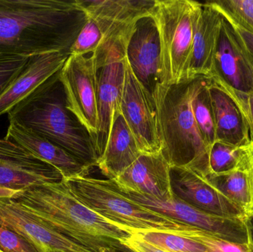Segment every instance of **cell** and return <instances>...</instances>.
I'll list each match as a JSON object with an SVG mask.
<instances>
[{"instance_id":"6da1fadb","label":"cell","mask_w":253,"mask_h":252,"mask_svg":"<svg viewBox=\"0 0 253 252\" xmlns=\"http://www.w3.org/2000/svg\"><path fill=\"white\" fill-rule=\"evenodd\" d=\"M87 18L77 0H0V58L69 53Z\"/></svg>"},{"instance_id":"7a4b0ae2","label":"cell","mask_w":253,"mask_h":252,"mask_svg":"<svg viewBox=\"0 0 253 252\" xmlns=\"http://www.w3.org/2000/svg\"><path fill=\"white\" fill-rule=\"evenodd\" d=\"M13 199L47 227L93 252H117L132 235L82 204L63 180L31 188Z\"/></svg>"},{"instance_id":"3957f363","label":"cell","mask_w":253,"mask_h":252,"mask_svg":"<svg viewBox=\"0 0 253 252\" xmlns=\"http://www.w3.org/2000/svg\"><path fill=\"white\" fill-rule=\"evenodd\" d=\"M60 71L7 112L13 121L46 138L92 169L99 157L87 129L68 109Z\"/></svg>"},{"instance_id":"277c9868","label":"cell","mask_w":253,"mask_h":252,"mask_svg":"<svg viewBox=\"0 0 253 252\" xmlns=\"http://www.w3.org/2000/svg\"><path fill=\"white\" fill-rule=\"evenodd\" d=\"M197 78L168 88L159 112V127L162 153L170 167H185L207 178L210 148L199 131L192 109Z\"/></svg>"},{"instance_id":"5b68a950","label":"cell","mask_w":253,"mask_h":252,"mask_svg":"<svg viewBox=\"0 0 253 252\" xmlns=\"http://www.w3.org/2000/svg\"><path fill=\"white\" fill-rule=\"evenodd\" d=\"M65 181L71 193L82 204L132 233L150 230L179 235L192 227L132 201L117 188L112 180L86 176Z\"/></svg>"},{"instance_id":"8992f818","label":"cell","mask_w":253,"mask_h":252,"mask_svg":"<svg viewBox=\"0 0 253 252\" xmlns=\"http://www.w3.org/2000/svg\"><path fill=\"white\" fill-rule=\"evenodd\" d=\"M202 3L192 0H156L151 15L159 32L164 85L188 80L193 38Z\"/></svg>"},{"instance_id":"52a82bcc","label":"cell","mask_w":253,"mask_h":252,"mask_svg":"<svg viewBox=\"0 0 253 252\" xmlns=\"http://www.w3.org/2000/svg\"><path fill=\"white\" fill-rule=\"evenodd\" d=\"M126 59L135 78L151 97L159 116L168 90L162 77L159 32L151 14L135 23L126 44Z\"/></svg>"},{"instance_id":"ba28073f","label":"cell","mask_w":253,"mask_h":252,"mask_svg":"<svg viewBox=\"0 0 253 252\" xmlns=\"http://www.w3.org/2000/svg\"><path fill=\"white\" fill-rule=\"evenodd\" d=\"M68 109L91 136L95 146L98 129V67L93 53L70 55L61 69Z\"/></svg>"},{"instance_id":"9c48e42d","label":"cell","mask_w":253,"mask_h":252,"mask_svg":"<svg viewBox=\"0 0 253 252\" xmlns=\"http://www.w3.org/2000/svg\"><path fill=\"white\" fill-rule=\"evenodd\" d=\"M126 44H117L93 53L98 67L99 129L95 149L99 160L103 155L113 124L120 112L126 78Z\"/></svg>"},{"instance_id":"30bf717a","label":"cell","mask_w":253,"mask_h":252,"mask_svg":"<svg viewBox=\"0 0 253 252\" xmlns=\"http://www.w3.org/2000/svg\"><path fill=\"white\" fill-rule=\"evenodd\" d=\"M62 180L58 170L23 146L0 139V198H13L31 188Z\"/></svg>"},{"instance_id":"8fae6325","label":"cell","mask_w":253,"mask_h":252,"mask_svg":"<svg viewBox=\"0 0 253 252\" xmlns=\"http://www.w3.org/2000/svg\"><path fill=\"white\" fill-rule=\"evenodd\" d=\"M121 192L132 201L180 223L209 232L230 242L240 244L250 243L245 218L223 217L209 214L175 196L171 201H159L139 194Z\"/></svg>"},{"instance_id":"7c38bea8","label":"cell","mask_w":253,"mask_h":252,"mask_svg":"<svg viewBox=\"0 0 253 252\" xmlns=\"http://www.w3.org/2000/svg\"><path fill=\"white\" fill-rule=\"evenodd\" d=\"M120 112L142 154L162 152L159 120L149 93L132 73L126 59V78Z\"/></svg>"},{"instance_id":"4fadbf2b","label":"cell","mask_w":253,"mask_h":252,"mask_svg":"<svg viewBox=\"0 0 253 252\" xmlns=\"http://www.w3.org/2000/svg\"><path fill=\"white\" fill-rule=\"evenodd\" d=\"M87 17L96 21L103 40L98 50L129 41L135 23L151 14L156 0H77Z\"/></svg>"},{"instance_id":"5bb4252c","label":"cell","mask_w":253,"mask_h":252,"mask_svg":"<svg viewBox=\"0 0 253 252\" xmlns=\"http://www.w3.org/2000/svg\"><path fill=\"white\" fill-rule=\"evenodd\" d=\"M211 78L228 94L253 91V65L236 31L223 16Z\"/></svg>"},{"instance_id":"9a60e30c","label":"cell","mask_w":253,"mask_h":252,"mask_svg":"<svg viewBox=\"0 0 253 252\" xmlns=\"http://www.w3.org/2000/svg\"><path fill=\"white\" fill-rule=\"evenodd\" d=\"M0 226L25 238L41 252H93L46 226L13 198H0Z\"/></svg>"},{"instance_id":"2e32d148","label":"cell","mask_w":253,"mask_h":252,"mask_svg":"<svg viewBox=\"0 0 253 252\" xmlns=\"http://www.w3.org/2000/svg\"><path fill=\"white\" fill-rule=\"evenodd\" d=\"M170 180L174 195L198 210L223 217H246L243 210L206 178L190 169L170 167Z\"/></svg>"},{"instance_id":"e0dca14e","label":"cell","mask_w":253,"mask_h":252,"mask_svg":"<svg viewBox=\"0 0 253 252\" xmlns=\"http://www.w3.org/2000/svg\"><path fill=\"white\" fill-rule=\"evenodd\" d=\"M112 180L123 192L159 201H171L175 197L171 185L170 165L162 152L143 154Z\"/></svg>"},{"instance_id":"ac0fdd59","label":"cell","mask_w":253,"mask_h":252,"mask_svg":"<svg viewBox=\"0 0 253 252\" xmlns=\"http://www.w3.org/2000/svg\"><path fill=\"white\" fill-rule=\"evenodd\" d=\"M4 139L16 142L36 158L56 169L64 180L89 176L91 170L59 145L13 121H9Z\"/></svg>"},{"instance_id":"d6986e66","label":"cell","mask_w":253,"mask_h":252,"mask_svg":"<svg viewBox=\"0 0 253 252\" xmlns=\"http://www.w3.org/2000/svg\"><path fill=\"white\" fill-rule=\"evenodd\" d=\"M70 54L63 52L30 56L22 72L0 96V116L7 113L52 75L61 71Z\"/></svg>"},{"instance_id":"ffe728a7","label":"cell","mask_w":253,"mask_h":252,"mask_svg":"<svg viewBox=\"0 0 253 252\" xmlns=\"http://www.w3.org/2000/svg\"><path fill=\"white\" fill-rule=\"evenodd\" d=\"M223 16L211 1L202 3L193 38L188 78H211Z\"/></svg>"},{"instance_id":"44dd1931","label":"cell","mask_w":253,"mask_h":252,"mask_svg":"<svg viewBox=\"0 0 253 252\" xmlns=\"http://www.w3.org/2000/svg\"><path fill=\"white\" fill-rule=\"evenodd\" d=\"M141 155L135 137L120 112L110 133L106 147L97 167L107 179L114 180Z\"/></svg>"},{"instance_id":"7402d4cb","label":"cell","mask_w":253,"mask_h":252,"mask_svg":"<svg viewBox=\"0 0 253 252\" xmlns=\"http://www.w3.org/2000/svg\"><path fill=\"white\" fill-rule=\"evenodd\" d=\"M209 90L213 109L215 141L236 146L249 143L248 126L237 104L211 78Z\"/></svg>"},{"instance_id":"603a6c76","label":"cell","mask_w":253,"mask_h":252,"mask_svg":"<svg viewBox=\"0 0 253 252\" xmlns=\"http://www.w3.org/2000/svg\"><path fill=\"white\" fill-rule=\"evenodd\" d=\"M211 78L199 76L192 99V109L196 124L208 147L215 142L213 109L210 94Z\"/></svg>"},{"instance_id":"cb8c5ba5","label":"cell","mask_w":253,"mask_h":252,"mask_svg":"<svg viewBox=\"0 0 253 252\" xmlns=\"http://www.w3.org/2000/svg\"><path fill=\"white\" fill-rule=\"evenodd\" d=\"M226 198L240 207L247 216L251 207V192L246 173L242 167L222 176L206 178Z\"/></svg>"},{"instance_id":"d4e9b609","label":"cell","mask_w":253,"mask_h":252,"mask_svg":"<svg viewBox=\"0 0 253 252\" xmlns=\"http://www.w3.org/2000/svg\"><path fill=\"white\" fill-rule=\"evenodd\" d=\"M132 235L165 252H208L201 243L172 232L136 231Z\"/></svg>"},{"instance_id":"484cf974","label":"cell","mask_w":253,"mask_h":252,"mask_svg":"<svg viewBox=\"0 0 253 252\" xmlns=\"http://www.w3.org/2000/svg\"><path fill=\"white\" fill-rule=\"evenodd\" d=\"M243 147L215 141L210 148L208 156V176H222L241 168Z\"/></svg>"},{"instance_id":"4316f807","label":"cell","mask_w":253,"mask_h":252,"mask_svg":"<svg viewBox=\"0 0 253 252\" xmlns=\"http://www.w3.org/2000/svg\"><path fill=\"white\" fill-rule=\"evenodd\" d=\"M211 2L221 14L253 33V0H222Z\"/></svg>"},{"instance_id":"83f0119b","label":"cell","mask_w":253,"mask_h":252,"mask_svg":"<svg viewBox=\"0 0 253 252\" xmlns=\"http://www.w3.org/2000/svg\"><path fill=\"white\" fill-rule=\"evenodd\" d=\"M179 235L203 244L208 252H253V247L251 242L245 244L230 242L194 227H191L187 232Z\"/></svg>"},{"instance_id":"f1b7e54d","label":"cell","mask_w":253,"mask_h":252,"mask_svg":"<svg viewBox=\"0 0 253 252\" xmlns=\"http://www.w3.org/2000/svg\"><path fill=\"white\" fill-rule=\"evenodd\" d=\"M103 35L94 19L87 18L77 39L70 49V55H87L95 53L102 44Z\"/></svg>"},{"instance_id":"f546056e","label":"cell","mask_w":253,"mask_h":252,"mask_svg":"<svg viewBox=\"0 0 253 252\" xmlns=\"http://www.w3.org/2000/svg\"><path fill=\"white\" fill-rule=\"evenodd\" d=\"M29 58L28 56H4L0 58V96L22 72Z\"/></svg>"},{"instance_id":"4dcf8cb0","label":"cell","mask_w":253,"mask_h":252,"mask_svg":"<svg viewBox=\"0 0 253 252\" xmlns=\"http://www.w3.org/2000/svg\"><path fill=\"white\" fill-rule=\"evenodd\" d=\"M0 251L41 252L25 238L1 226H0Z\"/></svg>"},{"instance_id":"1f68e13d","label":"cell","mask_w":253,"mask_h":252,"mask_svg":"<svg viewBox=\"0 0 253 252\" xmlns=\"http://www.w3.org/2000/svg\"><path fill=\"white\" fill-rule=\"evenodd\" d=\"M237 104L248 126L250 139L253 141V91L248 93L228 94Z\"/></svg>"},{"instance_id":"d6a6232c","label":"cell","mask_w":253,"mask_h":252,"mask_svg":"<svg viewBox=\"0 0 253 252\" xmlns=\"http://www.w3.org/2000/svg\"><path fill=\"white\" fill-rule=\"evenodd\" d=\"M243 147L242 167L246 173L249 183L251 197V207L248 216L253 214V141H251Z\"/></svg>"},{"instance_id":"836d02e7","label":"cell","mask_w":253,"mask_h":252,"mask_svg":"<svg viewBox=\"0 0 253 252\" xmlns=\"http://www.w3.org/2000/svg\"><path fill=\"white\" fill-rule=\"evenodd\" d=\"M220 13H221V12H220ZM223 16H224V17L231 23V25H233V28H234L235 31H236L238 37H239V40H240L244 49H245V51H246L250 60L251 61L253 65V33L242 28V26L238 25L237 23L233 22V21H232L231 19H229L228 17L224 16V15H223Z\"/></svg>"},{"instance_id":"e575fe53","label":"cell","mask_w":253,"mask_h":252,"mask_svg":"<svg viewBox=\"0 0 253 252\" xmlns=\"http://www.w3.org/2000/svg\"><path fill=\"white\" fill-rule=\"evenodd\" d=\"M122 245L130 252H165L136 238L133 235L126 240V242L123 243Z\"/></svg>"},{"instance_id":"d590c367","label":"cell","mask_w":253,"mask_h":252,"mask_svg":"<svg viewBox=\"0 0 253 252\" xmlns=\"http://www.w3.org/2000/svg\"><path fill=\"white\" fill-rule=\"evenodd\" d=\"M245 223L249 233L250 242L252 244L253 247V214L245 217Z\"/></svg>"},{"instance_id":"8d00e7d4","label":"cell","mask_w":253,"mask_h":252,"mask_svg":"<svg viewBox=\"0 0 253 252\" xmlns=\"http://www.w3.org/2000/svg\"><path fill=\"white\" fill-rule=\"evenodd\" d=\"M0 252H3L0 251Z\"/></svg>"}]
</instances>
